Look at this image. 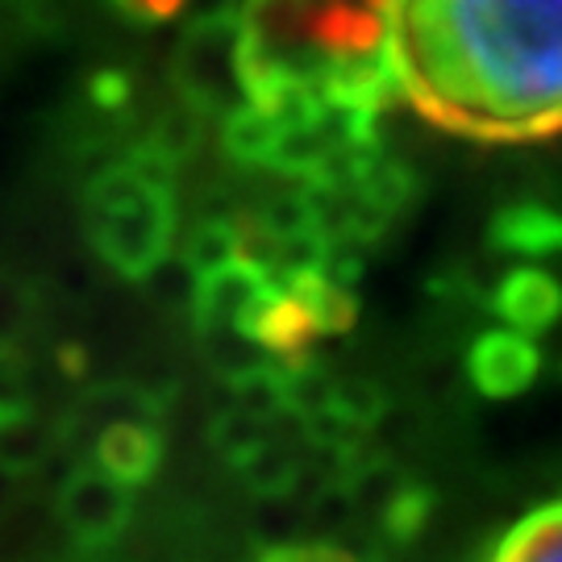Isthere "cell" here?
Instances as JSON below:
<instances>
[{"mask_svg":"<svg viewBox=\"0 0 562 562\" xmlns=\"http://www.w3.org/2000/svg\"><path fill=\"white\" fill-rule=\"evenodd\" d=\"M392 63L417 113L483 142L562 134V0L392 4Z\"/></svg>","mask_w":562,"mask_h":562,"instance_id":"6da1fadb","label":"cell"},{"mask_svg":"<svg viewBox=\"0 0 562 562\" xmlns=\"http://www.w3.org/2000/svg\"><path fill=\"white\" fill-rule=\"evenodd\" d=\"M83 234L125 280H150L176 241V162L146 142L83 183Z\"/></svg>","mask_w":562,"mask_h":562,"instance_id":"7a4b0ae2","label":"cell"},{"mask_svg":"<svg viewBox=\"0 0 562 562\" xmlns=\"http://www.w3.org/2000/svg\"><path fill=\"white\" fill-rule=\"evenodd\" d=\"M171 83L196 117H234L250 109V42L241 9H213L188 25L171 55Z\"/></svg>","mask_w":562,"mask_h":562,"instance_id":"3957f363","label":"cell"},{"mask_svg":"<svg viewBox=\"0 0 562 562\" xmlns=\"http://www.w3.org/2000/svg\"><path fill=\"white\" fill-rule=\"evenodd\" d=\"M134 517V496L130 487L113 483L97 467L71 471L59 487V521L71 533V542L83 550H104L125 533Z\"/></svg>","mask_w":562,"mask_h":562,"instance_id":"277c9868","label":"cell"},{"mask_svg":"<svg viewBox=\"0 0 562 562\" xmlns=\"http://www.w3.org/2000/svg\"><path fill=\"white\" fill-rule=\"evenodd\" d=\"M276 288H280V280H271V271L250 259H234L217 267V271L201 276L196 292H192V325H196V334H217V329L246 334V325L255 322V313Z\"/></svg>","mask_w":562,"mask_h":562,"instance_id":"5b68a950","label":"cell"},{"mask_svg":"<svg viewBox=\"0 0 562 562\" xmlns=\"http://www.w3.org/2000/svg\"><path fill=\"white\" fill-rule=\"evenodd\" d=\"M542 375V350L533 338L513 329H487L467 350V380L483 401H513L525 396Z\"/></svg>","mask_w":562,"mask_h":562,"instance_id":"8992f818","label":"cell"},{"mask_svg":"<svg viewBox=\"0 0 562 562\" xmlns=\"http://www.w3.org/2000/svg\"><path fill=\"white\" fill-rule=\"evenodd\" d=\"M492 308L501 313L504 329L538 341L542 334L559 329L562 322V283L542 267H513L496 283Z\"/></svg>","mask_w":562,"mask_h":562,"instance_id":"52a82bcc","label":"cell"},{"mask_svg":"<svg viewBox=\"0 0 562 562\" xmlns=\"http://www.w3.org/2000/svg\"><path fill=\"white\" fill-rule=\"evenodd\" d=\"M92 467L121 487H142L162 467V434L155 422H117L97 434Z\"/></svg>","mask_w":562,"mask_h":562,"instance_id":"ba28073f","label":"cell"},{"mask_svg":"<svg viewBox=\"0 0 562 562\" xmlns=\"http://www.w3.org/2000/svg\"><path fill=\"white\" fill-rule=\"evenodd\" d=\"M487 241L508 259H550L562 255V213L550 204H504L487 222Z\"/></svg>","mask_w":562,"mask_h":562,"instance_id":"9c48e42d","label":"cell"},{"mask_svg":"<svg viewBox=\"0 0 562 562\" xmlns=\"http://www.w3.org/2000/svg\"><path fill=\"white\" fill-rule=\"evenodd\" d=\"M246 338L259 341L262 355L271 362H301V359H308V346L317 338V325L308 322L304 304L280 283V288L262 301V308L255 313V322L246 325Z\"/></svg>","mask_w":562,"mask_h":562,"instance_id":"30bf717a","label":"cell"},{"mask_svg":"<svg viewBox=\"0 0 562 562\" xmlns=\"http://www.w3.org/2000/svg\"><path fill=\"white\" fill-rule=\"evenodd\" d=\"M492 562H562V501L533 508L492 550Z\"/></svg>","mask_w":562,"mask_h":562,"instance_id":"8fae6325","label":"cell"},{"mask_svg":"<svg viewBox=\"0 0 562 562\" xmlns=\"http://www.w3.org/2000/svg\"><path fill=\"white\" fill-rule=\"evenodd\" d=\"M283 288L304 304L308 322L317 325V338L322 334H350L355 322H359V296L338 288V283H329L325 276H304V280H292Z\"/></svg>","mask_w":562,"mask_h":562,"instance_id":"7c38bea8","label":"cell"},{"mask_svg":"<svg viewBox=\"0 0 562 562\" xmlns=\"http://www.w3.org/2000/svg\"><path fill=\"white\" fill-rule=\"evenodd\" d=\"M283 125L262 109H241L234 117H225L222 125V150L241 167H271L276 146H280Z\"/></svg>","mask_w":562,"mask_h":562,"instance_id":"4fadbf2b","label":"cell"},{"mask_svg":"<svg viewBox=\"0 0 562 562\" xmlns=\"http://www.w3.org/2000/svg\"><path fill=\"white\" fill-rule=\"evenodd\" d=\"M234 259H241L238 217H201V222L188 229L180 262L188 267V271H196V280Z\"/></svg>","mask_w":562,"mask_h":562,"instance_id":"5bb4252c","label":"cell"},{"mask_svg":"<svg viewBox=\"0 0 562 562\" xmlns=\"http://www.w3.org/2000/svg\"><path fill=\"white\" fill-rule=\"evenodd\" d=\"M209 446L217 450V459H225V467L241 471L246 462L259 454L262 446H271V434H267V425L255 422V417H246L238 408H225V413H217V417L209 422Z\"/></svg>","mask_w":562,"mask_h":562,"instance_id":"9a60e30c","label":"cell"},{"mask_svg":"<svg viewBox=\"0 0 562 562\" xmlns=\"http://www.w3.org/2000/svg\"><path fill=\"white\" fill-rule=\"evenodd\" d=\"M201 346H204V359L213 362L217 375H225L229 387L241 380H250V375H259V371H267V367H276V362L262 355L259 341H250L246 334H238V329L201 334Z\"/></svg>","mask_w":562,"mask_h":562,"instance_id":"2e32d148","label":"cell"},{"mask_svg":"<svg viewBox=\"0 0 562 562\" xmlns=\"http://www.w3.org/2000/svg\"><path fill=\"white\" fill-rule=\"evenodd\" d=\"M238 475L259 501H280V496H288V492L296 487V480H301V462H296V454H292L288 446L271 442V446H262Z\"/></svg>","mask_w":562,"mask_h":562,"instance_id":"e0dca14e","label":"cell"},{"mask_svg":"<svg viewBox=\"0 0 562 562\" xmlns=\"http://www.w3.org/2000/svg\"><path fill=\"white\" fill-rule=\"evenodd\" d=\"M387 413V392L371 380H338V392H334V404H329V417L341 422L355 434H367L371 425L383 422Z\"/></svg>","mask_w":562,"mask_h":562,"instance_id":"ac0fdd59","label":"cell"},{"mask_svg":"<svg viewBox=\"0 0 562 562\" xmlns=\"http://www.w3.org/2000/svg\"><path fill=\"white\" fill-rule=\"evenodd\" d=\"M429 513H434V492H429L425 483L408 480L401 492L392 496V504L380 513V525L392 542H413L425 525H429Z\"/></svg>","mask_w":562,"mask_h":562,"instance_id":"d6986e66","label":"cell"},{"mask_svg":"<svg viewBox=\"0 0 562 562\" xmlns=\"http://www.w3.org/2000/svg\"><path fill=\"white\" fill-rule=\"evenodd\" d=\"M196 138H201V117L180 104V109H167V113L155 121V130H150L146 146H150L155 155H162L167 162L180 167V162L196 150Z\"/></svg>","mask_w":562,"mask_h":562,"instance_id":"ffe728a7","label":"cell"},{"mask_svg":"<svg viewBox=\"0 0 562 562\" xmlns=\"http://www.w3.org/2000/svg\"><path fill=\"white\" fill-rule=\"evenodd\" d=\"M92 101L101 104V109H121V104L130 101V80L121 71H97L92 76Z\"/></svg>","mask_w":562,"mask_h":562,"instance_id":"44dd1931","label":"cell"},{"mask_svg":"<svg viewBox=\"0 0 562 562\" xmlns=\"http://www.w3.org/2000/svg\"><path fill=\"white\" fill-rule=\"evenodd\" d=\"M121 13H125V18H138V21H162L176 13V4H125Z\"/></svg>","mask_w":562,"mask_h":562,"instance_id":"7402d4cb","label":"cell"}]
</instances>
